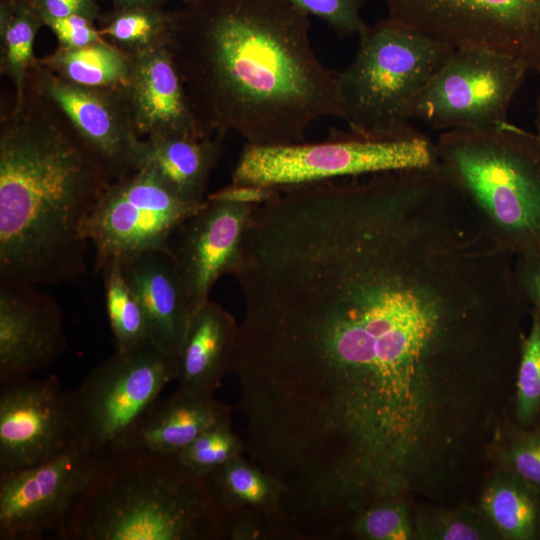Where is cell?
Instances as JSON below:
<instances>
[{
  "label": "cell",
  "instance_id": "cell-1",
  "mask_svg": "<svg viewBox=\"0 0 540 540\" xmlns=\"http://www.w3.org/2000/svg\"><path fill=\"white\" fill-rule=\"evenodd\" d=\"M172 12L167 47L206 137L292 144L314 121L341 118L309 16L284 0H197Z\"/></svg>",
  "mask_w": 540,
  "mask_h": 540
},
{
  "label": "cell",
  "instance_id": "cell-2",
  "mask_svg": "<svg viewBox=\"0 0 540 540\" xmlns=\"http://www.w3.org/2000/svg\"><path fill=\"white\" fill-rule=\"evenodd\" d=\"M113 181L64 112L26 82L0 117V283L57 285L84 274L83 228Z\"/></svg>",
  "mask_w": 540,
  "mask_h": 540
},
{
  "label": "cell",
  "instance_id": "cell-3",
  "mask_svg": "<svg viewBox=\"0 0 540 540\" xmlns=\"http://www.w3.org/2000/svg\"><path fill=\"white\" fill-rule=\"evenodd\" d=\"M229 515L208 479L177 454L115 448L80 497L60 540H227Z\"/></svg>",
  "mask_w": 540,
  "mask_h": 540
},
{
  "label": "cell",
  "instance_id": "cell-4",
  "mask_svg": "<svg viewBox=\"0 0 540 540\" xmlns=\"http://www.w3.org/2000/svg\"><path fill=\"white\" fill-rule=\"evenodd\" d=\"M436 161L513 256L540 255V140L507 121L442 132Z\"/></svg>",
  "mask_w": 540,
  "mask_h": 540
},
{
  "label": "cell",
  "instance_id": "cell-5",
  "mask_svg": "<svg viewBox=\"0 0 540 540\" xmlns=\"http://www.w3.org/2000/svg\"><path fill=\"white\" fill-rule=\"evenodd\" d=\"M453 47L386 18L367 25L351 63L336 74L341 118L368 135L410 129L407 109Z\"/></svg>",
  "mask_w": 540,
  "mask_h": 540
},
{
  "label": "cell",
  "instance_id": "cell-6",
  "mask_svg": "<svg viewBox=\"0 0 540 540\" xmlns=\"http://www.w3.org/2000/svg\"><path fill=\"white\" fill-rule=\"evenodd\" d=\"M434 143L410 129L368 135L330 131L320 142L282 145L246 143L232 172V184L283 188L338 178L427 168L436 164Z\"/></svg>",
  "mask_w": 540,
  "mask_h": 540
},
{
  "label": "cell",
  "instance_id": "cell-7",
  "mask_svg": "<svg viewBox=\"0 0 540 540\" xmlns=\"http://www.w3.org/2000/svg\"><path fill=\"white\" fill-rule=\"evenodd\" d=\"M178 377V360L149 340L117 351L69 391L76 442L103 456Z\"/></svg>",
  "mask_w": 540,
  "mask_h": 540
},
{
  "label": "cell",
  "instance_id": "cell-8",
  "mask_svg": "<svg viewBox=\"0 0 540 540\" xmlns=\"http://www.w3.org/2000/svg\"><path fill=\"white\" fill-rule=\"evenodd\" d=\"M529 66L506 54L454 48L416 94L407 118L433 129H486L507 121L508 109Z\"/></svg>",
  "mask_w": 540,
  "mask_h": 540
},
{
  "label": "cell",
  "instance_id": "cell-9",
  "mask_svg": "<svg viewBox=\"0 0 540 540\" xmlns=\"http://www.w3.org/2000/svg\"><path fill=\"white\" fill-rule=\"evenodd\" d=\"M388 17L453 48L509 55L540 71V0H383Z\"/></svg>",
  "mask_w": 540,
  "mask_h": 540
},
{
  "label": "cell",
  "instance_id": "cell-10",
  "mask_svg": "<svg viewBox=\"0 0 540 540\" xmlns=\"http://www.w3.org/2000/svg\"><path fill=\"white\" fill-rule=\"evenodd\" d=\"M202 203L180 199L151 171L140 168L113 181L90 212L83 233L95 249L94 271L112 257L169 253V241Z\"/></svg>",
  "mask_w": 540,
  "mask_h": 540
},
{
  "label": "cell",
  "instance_id": "cell-11",
  "mask_svg": "<svg viewBox=\"0 0 540 540\" xmlns=\"http://www.w3.org/2000/svg\"><path fill=\"white\" fill-rule=\"evenodd\" d=\"M101 461L75 442L40 465L0 474V540L59 539Z\"/></svg>",
  "mask_w": 540,
  "mask_h": 540
},
{
  "label": "cell",
  "instance_id": "cell-12",
  "mask_svg": "<svg viewBox=\"0 0 540 540\" xmlns=\"http://www.w3.org/2000/svg\"><path fill=\"white\" fill-rule=\"evenodd\" d=\"M75 442L69 391L56 375L1 384L0 474L40 465Z\"/></svg>",
  "mask_w": 540,
  "mask_h": 540
},
{
  "label": "cell",
  "instance_id": "cell-13",
  "mask_svg": "<svg viewBox=\"0 0 540 540\" xmlns=\"http://www.w3.org/2000/svg\"><path fill=\"white\" fill-rule=\"evenodd\" d=\"M254 208L207 197L173 233L169 254L195 312L237 265Z\"/></svg>",
  "mask_w": 540,
  "mask_h": 540
},
{
  "label": "cell",
  "instance_id": "cell-14",
  "mask_svg": "<svg viewBox=\"0 0 540 540\" xmlns=\"http://www.w3.org/2000/svg\"><path fill=\"white\" fill-rule=\"evenodd\" d=\"M27 82L51 99L67 116L115 180L136 170L142 139L134 129L121 85L87 87L65 81L38 63Z\"/></svg>",
  "mask_w": 540,
  "mask_h": 540
},
{
  "label": "cell",
  "instance_id": "cell-15",
  "mask_svg": "<svg viewBox=\"0 0 540 540\" xmlns=\"http://www.w3.org/2000/svg\"><path fill=\"white\" fill-rule=\"evenodd\" d=\"M37 287L0 283V384L48 368L67 347L61 308Z\"/></svg>",
  "mask_w": 540,
  "mask_h": 540
},
{
  "label": "cell",
  "instance_id": "cell-16",
  "mask_svg": "<svg viewBox=\"0 0 540 540\" xmlns=\"http://www.w3.org/2000/svg\"><path fill=\"white\" fill-rule=\"evenodd\" d=\"M121 88L140 139L208 138L191 109L167 46L130 55L128 77Z\"/></svg>",
  "mask_w": 540,
  "mask_h": 540
},
{
  "label": "cell",
  "instance_id": "cell-17",
  "mask_svg": "<svg viewBox=\"0 0 540 540\" xmlns=\"http://www.w3.org/2000/svg\"><path fill=\"white\" fill-rule=\"evenodd\" d=\"M120 258L124 277L143 310L148 340L178 360L195 311L171 255L146 251Z\"/></svg>",
  "mask_w": 540,
  "mask_h": 540
},
{
  "label": "cell",
  "instance_id": "cell-18",
  "mask_svg": "<svg viewBox=\"0 0 540 540\" xmlns=\"http://www.w3.org/2000/svg\"><path fill=\"white\" fill-rule=\"evenodd\" d=\"M231 413L214 395L179 387L156 400L113 449L178 454L206 429L231 421Z\"/></svg>",
  "mask_w": 540,
  "mask_h": 540
},
{
  "label": "cell",
  "instance_id": "cell-19",
  "mask_svg": "<svg viewBox=\"0 0 540 540\" xmlns=\"http://www.w3.org/2000/svg\"><path fill=\"white\" fill-rule=\"evenodd\" d=\"M218 501L234 521L285 539H300L286 508V490L273 475L235 457L206 476Z\"/></svg>",
  "mask_w": 540,
  "mask_h": 540
},
{
  "label": "cell",
  "instance_id": "cell-20",
  "mask_svg": "<svg viewBox=\"0 0 540 540\" xmlns=\"http://www.w3.org/2000/svg\"><path fill=\"white\" fill-rule=\"evenodd\" d=\"M238 324L210 299L194 313L178 356L179 387L214 395L229 372Z\"/></svg>",
  "mask_w": 540,
  "mask_h": 540
},
{
  "label": "cell",
  "instance_id": "cell-21",
  "mask_svg": "<svg viewBox=\"0 0 540 540\" xmlns=\"http://www.w3.org/2000/svg\"><path fill=\"white\" fill-rule=\"evenodd\" d=\"M222 140L183 136L142 139L136 170L151 171L180 199L202 203L207 198L211 172L222 154Z\"/></svg>",
  "mask_w": 540,
  "mask_h": 540
},
{
  "label": "cell",
  "instance_id": "cell-22",
  "mask_svg": "<svg viewBox=\"0 0 540 540\" xmlns=\"http://www.w3.org/2000/svg\"><path fill=\"white\" fill-rule=\"evenodd\" d=\"M478 507L501 540L540 539V492L507 469L496 466Z\"/></svg>",
  "mask_w": 540,
  "mask_h": 540
},
{
  "label": "cell",
  "instance_id": "cell-23",
  "mask_svg": "<svg viewBox=\"0 0 540 540\" xmlns=\"http://www.w3.org/2000/svg\"><path fill=\"white\" fill-rule=\"evenodd\" d=\"M39 63L59 78L87 87H117L128 77L130 55L109 41L82 47H60L39 58Z\"/></svg>",
  "mask_w": 540,
  "mask_h": 540
},
{
  "label": "cell",
  "instance_id": "cell-24",
  "mask_svg": "<svg viewBox=\"0 0 540 540\" xmlns=\"http://www.w3.org/2000/svg\"><path fill=\"white\" fill-rule=\"evenodd\" d=\"M43 26L27 0H0V73L14 84L16 101L23 96L30 68L38 63L33 46Z\"/></svg>",
  "mask_w": 540,
  "mask_h": 540
},
{
  "label": "cell",
  "instance_id": "cell-25",
  "mask_svg": "<svg viewBox=\"0 0 540 540\" xmlns=\"http://www.w3.org/2000/svg\"><path fill=\"white\" fill-rule=\"evenodd\" d=\"M173 12L165 8H135L103 15L100 35L128 55L167 46Z\"/></svg>",
  "mask_w": 540,
  "mask_h": 540
},
{
  "label": "cell",
  "instance_id": "cell-26",
  "mask_svg": "<svg viewBox=\"0 0 540 540\" xmlns=\"http://www.w3.org/2000/svg\"><path fill=\"white\" fill-rule=\"evenodd\" d=\"M105 306L117 351L148 341L143 310L128 285L120 257L110 258L101 270Z\"/></svg>",
  "mask_w": 540,
  "mask_h": 540
},
{
  "label": "cell",
  "instance_id": "cell-27",
  "mask_svg": "<svg viewBox=\"0 0 540 540\" xmlns=\"http://www.w3.org/2000/svg\"><path fill=\"white\" fill-rule=\"evenodd\" d=\"M488 456L540 492V425L523 428L506 415L492 438Z\"/></svg>",
  "mask_w": 540,
  "mask_h": 540
},
{
  "label": "cell",
  "instance_id": "cell-28",
  "mask_svg": "<svg viewBox=\"0 0 540 540\" xmlns=\"http://www.w3.org/2000/svg\"><path fill=\"white\" fill-rule=\"evenodd\" d=\"M414 530L418 540H501L478 505L423 510L414 521Z\"/></svg>",
  "mask_w": 540,
  "mask_h": 540
},
{
  "label": "cell",
  "instance_id": "cell-29",
  "mask_svg": "<svg viewBox=\"0 0 540 540\" xmlns=\"http://www.w3.org/2000/svg\"><path fill=\"white\" fill-rule=\"evenodd\" d=\"M362 540L415 539L407 497L395 495L381 498L354 515L341 529Z\"/></svg>",
  "mask_w": 540,
  "mask_h": 540
},
{
  "label": "cell",
  "instance_id": "cell-30",
  "mask_svg": "<svg viewBox=\"0 0 540 540\" xmlns=\"http://www.w3.org/2000/svg\"><path fill=\"white\" fill-rule=\"evenodd\" d=\"M514 422L523 428L540 419V316L532 311L531 328L522 337L515 381Z\"/></svg>",
  "mask_w": 540,
  "mask_h": 540
},
{
  "label": "cell",
  "instance_id": "cell-31",
  "mask_svg": "<svg viewBox=\"0 0 540 540\" xmlns=\"http://www.w3.org/2000/svg\"><path fill=\"white\" fill-rule=\"evenodd\" d=\"M244 453V440L234 432L231 421H226L203 431L177 455L192 473L206 477Z\"/></svg>",
  "mask_w": 540,
  "mask_h": 540
},
{
  "label": "cell",
  "instance_id": "cell-32",
  "mask_svg": "<svg viewBox=\"0 0 540 540\" xmlns=\"http://www.w3.org/2000/svg\"><path fill=\"white\" fill-rule=\"evenodd\" d=\"M307 16L326 22L340 37L360 34L367 24L361 17L364 0H284Z\"/></svg>",
  "mask_w": 540,
  "mask_h": 540
},
{
  "label": "cell",
  "instance_id": "cell-33",
  "mask_svg": "<svg viewBox=\"0 0 540 540\" xmlns=\"http://www.w3.org/2000/svg\"><path fill=\"white\" fill-rule=\"evenodd\" d=\"M43 21L54 33L60 47L76 48L106 40L94 22L82 16L46 17Z\"/></svg>",
  "mask_w": 540,
  "mask_h": 540
},
{
  "label": "cell",
  "instance_id": "cell-34",
  "mask_svg": "<svg viewBox=\"0 0 540 540\" xmlns=\"http://www.w3.org/2000/svg\"><path fill=\"white\" fill-rule=\"evenodd\" d=\"M43 18L67 17L72 15L85 17L93 22L101 20L97 0H27Z\"/></svg>",
  "mask_w": 540,
  "mask_h": 540
},
{
  "label": "cell",
  "instance_id": "cell-35",
  "mask_svg": "<svg viewBox=\"0 0 540 540\" xmlns=\"http://www.w3.org/2000/svg\"><path fill=\"white\" fill-rule=\"evenodd\" d=\"M518 289L540 316V255L518 257L515 263Z\"/></svg>",
  "mask_w": 540,
  "mask_h": 540
},
{
  "label": "cell",
  "instance_id": "cell-36",
  "mask_svg": "<svg viewBox=\"0 0 540 540\" xmlns=\"http://www.w3.org/2000/svg\"><path fill=\"white\" fill-rule=\"evenodd\" d=\"M276 192V188L231 183L210 194L208 198L256 206L271 199Z\"/></svg>",
  "mask_w": 540,
  "mask_h": 540
},
{
  "label": "cell",
  "instance_id": "cell-37",
  "mask_svg": "<svg viewBox=\"0 0 540 540\" xmlns=\"http://www.w3.org/2000/svg\"><path fill=\"white\" fill-rule=\"evenodd\" d=\"M112 11H122L135 8H164L169 0H108Z\"/></svg>",
  "mask_w": 540,
  "mask_h": 540
},
{
  "label": "cell",
  "instance_id": "cell-38",
  "mask_svg": "<svg viewBox=\"0 0 540 540\" xmlns=\"http://www.w3.org/2000/svg\"><path fill=\"white\" fill-rule=\"evenodd\" d=\"M536 126H537V134L536 135L540 140V96L538 98V103H537Z\"/></svg>",
  "mask_w": 540,
  "mask_h": 540
},
{
  "label": "cell",
  "instance_id": "cell-39",
  "mask_svg": "<svg viewBox=\"0 0 540 540\" xmlns=\"http://www.w3.org/2000/svg\"><path fill=\"white\" fill-rule=\"evenodd\" d=\"M184 4H188L197 0H181Z\"/></svg>",
  "mask_w": 540,
  "mask_h": 540
}]
</instances>
